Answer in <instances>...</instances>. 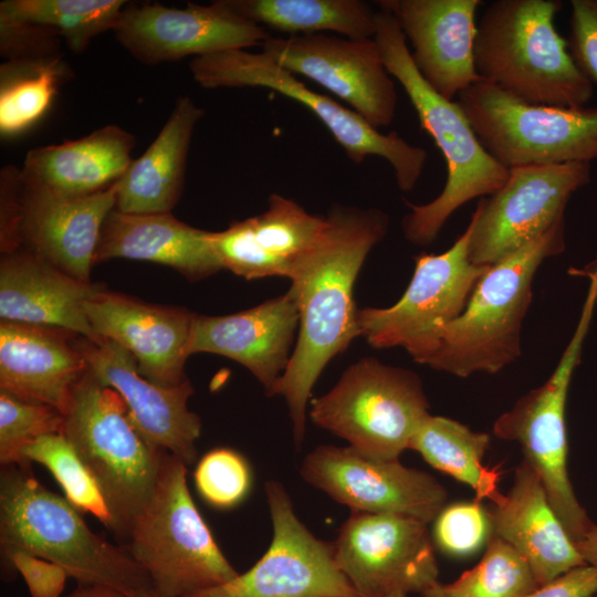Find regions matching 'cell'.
<instances>
[{"label":"cell","mask_w":597,"mask_h":597,"mask_svg":"<svg viewBox=\"0 0 597 597\" xmlns=\"http://www.w3.org/2000/svg\"><path fill=\"white\" fill-rule=\"evenodd\" d=\"M326 218L323 235L290 277L300 311L297 341L271 394L284 398L297 446L305 436L307 406L321 373L360 336L354 284L389 228V217L377 208L335 205Z\"/></svg>","instance_id":"6da1fadb"},{"label":"cell","mask_w":597,"mask_h":597,"mask_svg":"<svg viewBox=\"0 0 597 597\" xmlns=\"http://www.w3.org/2000/svg\"><path fill=\"white\" fill-rule=\"evenodd\" d=\"M374 39L387 71L406 92L421 128L431 136L446 160L447 180L442 191L423 205L408 202L410 211L401 222L410 243L429 245L464 203L498 191L509 177V168L483 147L458 102L446 100L425 81L397 21L381 9L376 12Z\"/></svg>","instance_id":"7a4b0ae2"},{"label":"cell","mask_w":597,"mask_h":597,"mask_svg":"<svg viewBox=\"0 0 597 597\" xmlns=\"http://www.w3.org/2000/svg\"><path fill=\"white\" fill-rule=\"evenodd\" d=\"M29 464L1 469V548H22L53 562L81 585L112 588L125 597L155 591L128 549L95 534L81 511L40 483Z\"/></svg>","instance_id":"3957f363"},{"label":"cell","mask_w":597,"mask_h":597,"mask_svg":"<svg viewBox=\"0 0 597 597\" xmlns=\"http://www.w3.org/2000/svg\"><path fill=\"white\" fill-rule=\"evenodd\" d=\"M559 0H496L483 11L474 41L480 78L523 102L584 107L594 84L555 28Z\"/></svg>","instance_id":"277c9868"},{"label":"cell","mask_w":597,"mask_h":597,"mask_svg":"<svg viewBox=\"0 0 597 597\" xmlns=\"http://www.w3.org/2000/svg\"><path fill=\"white\" fill-rule=\"evenodd\" d=\"M566 247L565 218L530 243L489 265L464 311L437 332L436 348L426 365L465 378L496 374L522 353L523 321L532 302V285L541 264Z\"/></svg>","instance_id":"5b68a950"},{"label":"cell","mask_w":597,"mask_h":597,"mask_svg":"<svg viewBox=\"0 0 597 597\" xmlns=\"http://www.w3.org/2000/svg\"><path fill=\"white\" fill-rule=\"evenodd\" d=\"M63 434L98 484L113 519L112 532L128 541L155 490L164 451L137 430L122 396L88 369L73 390Z\"/></svg>","instance_id":"8992f818"},{"label":"cell","mask_w":597,"mask_h":597,"mask_svg":"<svg viewBox=\"0 0 597 597\" xmlns=\"http://www.w3.org/2000/svg\"><path fill=\"white\" fill-rule=\"evenodd\" d=\"M187 468L164 451L155 490L126 545L160 597H192L239 574L192 500Z\"/></svg>","instance_id":"52a82bcc"},{"label":"cell","mask_w":597,"mask_h":597,"mask_svg":"<svg viewBox=\"0 0 597 597\" xmlns=\"http://www.w3.org/2000/svg\"><path fill=\"white\" fill-rule=\"evenodd\" d=\"M429 413L422 383L411 370L363 358L311 401L310 418L362 453L399 459Z\"/></svg>","instance_id":"ba28073f"},{"label":"cell","mask_w":597,"mask_h":597,"mask_svg":"<svg viewBox=\"0 0 597 597\" xmlns=\"http://www.w3.org/2000/svg\"><path fill=\"white\" fill-rule=\"evenodd\" d=\"M189 70L205 88L264 87L298 102L325 125L353 163L362 164L369 156L387 160L404 192L411 191L423 172L428 154L422 147L396 132L380 133L352 108L306 86L264 52L240 49L197 56Z\"/></svg>","instance_id":"9c48e42d"},{"label":"cell","mask_w":597,"mask_h":597,"mask_svg":"<svg viewBox=\"0 0 597 597\" xmlns=\"http://www.w3.org/2000/svg\"><path fill=\"white\" fill-rule=\"evenodd\" d=\"M597 303V285L588 287L576 329L547 380L522 396L493 423L495 437L517 442L524 460L540 478L547 498L574 543L595 525L576 498L567 469L566 404Z\"/></svg>","instance_id":"30bf717a"},{"label":"cell","mask_w":597,"mask_h":597,"mask_svg":"<svg viewBox=\"0 0 597 597\" xmlns=\"http://www.w3.org/2000/svg\"><path fill=\"white\" fill-rule=\"evenodd\" d=\"M457 102L483 147L506 168L597 159V105H534L482 80Z\"/></svg>","instance_id":"8fae6325"},{"label":"cell","mask_w":597,"mask_h":597,"mask_svg":"<svg viewBox=\"0 0 597 597\" xmlns=\"http://www.w3.org/2000/svg\"><path fill=\"white\" fill-rule=\"evenodd\" d=\"M2 251L27 250L70 276L91 282L102 226L116 206V182L87 196L27 185L20 169L0 174Z\"/></svg>","instance_id":"7c38bea8"},{"label":"cell","mask_w":597,"mask_h":597,"mask_svg":"<svg viewBox=\"0 0 597 597\" xmlns=\"http://www.w3.org/2000/svg\"><path fill=\"white\" fill-rule=\"evenodd\" d=\"M471 227L442 253L416 256L412 277L402 296L388 307L358 310L360 336L375 348H404L426 365L437 332L455 320L489 265L470 259Z\"/></svg>","instance_id":"4fadbf2b"},{"label":"cell","mask_w":597,"mask_h":597,"mask_svg":"<svg viewBox=\"0 0 597 597\" xmlns=\"http://www.w3.org/2000/svg\"><path fill=\"white\" fill-rule=\"evenodd\" d=\"M590 178L589 163L509 168L505 184L481 198L471 216L472 263L492 265L543 234L565 218L572 195Z\"/></svg>","instance_id":"5bb4252c"},{"label":"cell","mask_w":597,"mask_h":597,"mask_svg":"<svg viewBox=\"0 0 597 597\" xmlns=\"http://www.w3.org/2000/svg\"><path fill=\"white\" fill-rule=\"evenodd\" d=\"M339 570L362 597H409L438 583L428 524L409 516L352 512L333 542Z\"/></svg>","instance_id":"9a60e30c"},{"label":"cell","mask_w":597,"mask_h":597,"mask_svg":"<svg viewBox=\"0 0 597 597\" xmlns=\"http://www.w3.org/2000/svg\"><path fill=\"white\" fill-rule=\"evenodd\" d=\"M273 526L264 555L245 573L192 597H362L339 570L333 543L315 537L276 481L265 484Z\"/></svg>","instance_id":"2e32d148"},{"label":"cell","mask_w":597,"mask_h":597,"mask_svg":"<svg viewBox=\"0 0 597 597\" xmlns=\"http://www.w3.org/2000/svg\"><path fill=\"white\" fill-rule=\"evenodd\" d=\"M302 478L352 512L396 514L434 521L448 492L428 472L399 459L366 455L347 446H320L304 458Z\"/></svg>","instance_id":"e0dca14e"},{"label":"cell","mask_w":597,"mask_h":597,"mask_svg":"<svg viewBox=\"0 0 597 597\" xmlns=\"http://www.w3.org/2000/svg\"><path fill=\"white\" fill-rule=\"evenodd\" d=\"M261 46L283 69L336 95L375 128L392 123L398 95L374 38L270 36Z\"/></svg>","instance_id":"ac0fdd59"},{"label":"cell","mask_w":597,"mask_h":597,"mask_svg":"<svg viewBox=\"0 0 597 597\" xmlns=\"http://www.w3.org/2000/svg\"><path fill=\"white\" fill-rule=\"evenodd\" d=\"M114 33L134 59L147 65L247 50L272 36L233 10L227 0L210 4L188 2L184 9L158 2L128 3Z\"/></svg>","instance_id":"d6986e66"},{"label":"cell","mask_w":597,"mask_h":597,"mask_svg":"<svg viewBox=\"0 0 597 597\" xmlns=\"http://www.w3.org/2000/svg\"><path fill=\"white\" fill-rule=\"evenodd\" d=\"M88 371L124 399L129 417L142 436L155 448L180 459L187 467L197 459L196 442L201 433L200 417L188 409L193 392L186 380L175 387L158 386L138 369L134 357L105 337L74 341Z\"/></svg>","instance_id":"ffe728a7"},{"label":"cell","mask_w":597,"mask_h":597,"mask_svg":"<svg viewBox=\"0 0 597 597\" xmlns=\"http://www.w3.org/2000/svg\"><path fill=\"white\" fill-rule=\"evenodd\" d=\"M84 308L95 333L126 349L143 377L161 387L188 380L185 363L195 314L148 304L101 286Z\"/></svg>","instance_id":"44dd1931"},{"label":"cell","mask_w":597,"mask_h":597,"mask_svg":"<svg viewBox=\"0 0 597 597\" xmlns=\"http://www.w3.org/2000/svg\"><path fill=\"white\" fill-rule=\"evenodd\" d=\"M480 0H380L406 40L425 81L453 101L481 78L474 65L475 14Z\"/></svg>","instance_id":"7402d4cb"},{"label":"cell","mask_w":597,"mask_h":597,"mask_svg":"<svg viewBox=\"0 0 597 597\" xmlns=\"http://www.w3.org/2000/svg\"><path fill=\"white\" fill-rule=\"evenodd\" d=\"M298 323V305L290 290L239 313L195 314L188 354L212 353L238 362L271 396L290 363Z\"/></svg>","instance_id":"603a6c76"},{"label":"cell","mask_w":597,"mask_h":597,"mask_svg":"<svg viewBox=\"0 0 597 597\" xmlns=\"http://www.w3.org/2000/svg\"><path fill=\"white\" fill-rule=\"evenodd\" d=\"M326 227V216L312 214L296 201L272 193L264 212L210 232V241L222 268L245 280L290 279Z\"/></svg>","instance_id":"cb8c5ba5"},{"label":"cell","mask_w":597,"mask_h":597,"mask_svg":"<svg viewBox=\"0 0 597 597\" xmlns=\"http://www.w3.org/2000/svg\"><path fill=\"white\" fill-rule=\"evenodd\" d=\"M491 533L514 547L541 585L586 564L555 513L544 486L523 459L505 494L486 509Z\"/></svg>","instance_id":"d4e9b609"},{"label":"cell","mask_w":597,"mask_h":597,"mask_svg":"<svg viewBox=\"0 0 597 597\" xmlns=\"http://www.w3.org/2000/svg\"><path fill=\"white\" fill-rule=\"evenodd\" d=\"M63 329L1 321L0 390L66 413L87 365Z\"/></svg>","instance_id":"484cf974"},{"label":"cell","mask_w":597,"mask_h":597,"mask_svg":"<svg viewBox=\"0 0 597 597\" xmlns=\"http://www.w3.org/2000/svg\"><path fill=\"white\" fill-rule=\"evenodd\" d=\"M27 250L4 252L0 263L1 321L53 327L98 339L85 313L97 290Z\"/></svg>","instance_id":"4316f807"},{"label":"cell","mask_w":597,"mask_h":597,"mask_svg":"<svg viewBox=\"0 0 597 597\" xmlns=\"http://www.w3.org/2000/svg\"><path fill=\"white\" fill-rule=\"evenodd\" d=\"M124 258L170 266L195 281L222 268L210 231L193 228L171 213H124L106 217L94 263Z\"/></svg>","instance_id":"83f0119b"},{"label":"cell","mask_w":597,"mask_h":597,"mask_svg":"<svg viewBox=\"0 0 597 597\" xmlns=\"http://www.w3.org/2000/svg\"><path fill=\"white\" fill-rule=\"evenodd\" d=\"M135 143L121 126L106 125L80 139L31 149L20 175L27 185L59 195H93L121 179Z\"/></svg>","instance_id":"f1b7e54d"},{"label":"cell","mask_w":597,"mask_h":597,"mask_svg":"<svg viewBox=\"0 0 597 597\" xmlns=\"http://www.w3.org/2000/svg\"><path fill=\"white\" fill-rule=\"evenodd\" d=\"M205 113L191 97L178 98L156 138L116 182L117 211L171 213L182 193L192 134Z\"/></svg>","instance_id":"f546056e"},{"label":"cell","mask_w":597,"mask_h":597,"mask_svg":"<svg viewBox=\"0 0 597 597\" xmlns=\"http://www.w3.org/2000/svg\"><path fill=\"white\" fill-rule=\"evenodd\" d=\"M245 19L292 35L336 32L349 39L374 38L376 12L360 0H227Z\"/></svg>","instance_id":"4dcf8cb0"},{"label":"cell","mask_w":597,"mask_h":597,"mask_svg":"<svg viewBox=\"0 0 597 597\" xmlns=\"http://www.w3.org/2000/svg\"><path fill=\"white\" fill-rule=\"evenodd\" d=\"M490 434L442 416L428 415L415 433L409 449L434 469L469 485L475 500L495 501L500 472L483 464Z\"/></svg>","instance_id":"1f68e13d"},{"label":"cell","mask_w":597,"mask_h":597,"mask_svg":"<svg viewBox=\"0 0 597 597\" xmlns=\"http://www.w3.org/2000/svg\"><path fill=\"white\" fill-rule=\"evenodd\" d=\"M70 70L62 55L6 61L0 66V135L13 139L49 113Z\"/></svg>","instance_id":"d6a6232c"},{"label":"cell","mask_w":597,"mask_h":597,"mask_svg":"<svg viewBox=\"0 0 597 597\" xmlns=\"http://www.w3.org/2000/svg\"><path fill=\"white\" fill-rule=\"evenodd\" d=\"M123 0H4L0 18L45 27L73 53H82L98 34L116 28Z\"/></svg>","instance_id":"836d02e7"},{"label":"cell","mask_w":597,"mask_h":597,"mask_svg":"<svg viewBox=\"0 0 597 597\" xmlns=\"http://www.w3.org/2000/svg\"><path fill=\"white\" fill-rule=\"evenodd\" d=\"M441 585L447 597H524L540 587L527 561L493 533L480 562Z\"/></svg>","instance_id":"e575fe53"},{"label":"cell","mask_w":597,"mask_h":597,"mask_svg":"<svg viewBox=\"0 0 597 597\" xmlns=\"http://www.w3.org/2000/svg\"><path fill=\"white\" fill-rule=\"evenodd\" d=\"M21 461L44 465L59 482L66 500L77 510L94 515L112 532L113 519L92 473L63 433L42 436L27 444Z\"/></svg>","instance_id":"d590c367"},{"label":"cell","mask_w":597,"mask_h":597,"mask_svg":"<svg viewBox=\"0 0 597 597\" xmlns=\"http://www.w3.org/2000/svg\"><path fill=\"white\" fill-rule=\"evenodd\" d=\"M64 415L56 408L21 400L0 390V462L20 464L21 450L35 439L63 433Z\"/></svg>","instance_id":"8d00e7d4"},{"label":"cell","mask_w":597,"mask_h":597,"mask_svg":"<svg viewBox=\"0 0 597 597\" xmlns=\"http://www.w3.org/2000/svg\"><path fill=\"white\" fill-rule=\"evenodd\" d=\"M195 483L202 499L213 507L228 510L240 504L251 488L247 460L229 448L207 452L198 462Z\"/></svg>","instance_id":"74e56055"},{"label":"cell","mask_w":597,"mask_h":597,"mask_svg":"<svg viewBox=\"0 0 597 597\" xmlns=\"http://www.w3.org/2000/svg\"><path fill=\"white\" fill-rule=\"evenodd\" d=\"M490 534L486 509L478 500L446 505L434 519V542L450 556L474 554L486 544Z\"/></svg>","instance_id":"f35d334b"},{"label":"cell","mask_w":597,"mask_h":597,"mask_svg":"<svg viewBox=\"0 0 597 597\" xmlns=\"http://www.w3.org/2000/svg\"><path fill=\"white\" fill-rule=\"evenodd\" d=\"M0 51L7 61L56 56L60 36L45 27L0 18Z\"/></svg>","instance_id":"ab89813d"},{"label":"cell","mask_w":597,"mask_h":597,"mask_svg":"<svg viewBox=\"0 0 597 597\" xmlns=\"http://www.w3.org/2000/svg\"><path fill=\"white\" fill-rule=\"evenodd\" d=\"M569 53L579 70L597 83V0H572Z\"/></svg>","instance_id":"60d3db41"},{"label":"cell","mask_w":597,"mask_h":597,"mask_svg":"<svg viewBox=\"0 0 597 597\" xmlns=\"http://www.w3.org/2000/svg\"><path fill=\"white\" fill-rule=\"evenodd\" d=\"M22 575L32 597H60L69 577L64 568L18 547L2 548Z\"/></svg>","instance_id":"b9f144b4"},{"label":"cell","mask_w":597,"mask_h":597,"mask_svg":"<svg viewBox=\"0 0 597 597\" xmlns=\"http://www.w3.org/2000/svg\"><path fill=\"white\" fill-rule=\"evenodd\" d=\"M597 594V568L583 564L541 585L524 597H593Z\"/></svg>","instance_id":"7bdbcfd3"},{"label":"cell","mask_w":597,"mask_h":597,"mask_svg":"<svg viewBox=\"0 0 597 597\" xmlns=\"http://www.w3.org/2000/svg\"><path fill=\"white\" fill-rule=\"evenodd\" d=\"M577 551L586 564L597 568V525L595 524L585 536L575 543Z\"/></svg>","instance_id":"ee69618b"},{"label":"cell","mask_w":597,"mask_h":597,"mask_svg":"<svg viewBox=\"0 0 597 597\" xmlns=\"http://www.w3.org/2000/svg\"><path fill=\"white\" fill-rule=\"evenodd\" d=\"M66 597H125V596L112 588L96 586V585L77 584V587Z\"/></svg>","instance_id":"f6af8a7d"},{"label":"cell","mask_w":597,"mask_h":597,"mask_svg":"<svg viewBox=\"0 0 597 597\" xmlns=\"http://www.w3.org/2000/svg\"><path fill=\"white\" fill-rule=\"evenodd\" d=\"M420 597H447L441 583H436L429 589L419 595Z\"/></svg>","instance_id":"bcb514c9"},{"label":"cell","mask_w":597,"mask_h":597,"mask_svg":"<svg viewBox=\"0 0 597 597\" xmlns=\"http://www.w3.org/2000/svg\"><path fill=\"white\" fill-rule=\"evenodd\" d=\"M129 597H160V596L157 595L156 591H145V593L134 594Z\"/></svg>","instance_id":"7dc6e473"},{"label":"cell","mask_w":597,"mask_h":597,"mask_svg":"<svg viewBox=\"0 0 597 597\" xmlns=\"http://www.w3.org/2000/svg\"><path fill=\"white\" fill-rule=\"evenodd\" d=\"M593 597H597V594L595 596H593Z\"/></svg>","instance_id":"c3c4849f"}]
</instances>
